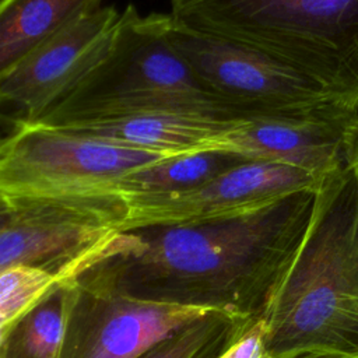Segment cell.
Segmentation results:
<instances>
[{
	"instance_id": "obj_1",
	"label": "cell",
	"mask_w": 358,
	"mask_h": 358,
	"mask_svg": "<svg viewBox=\"0 0 358 358\" xmlns=\"http://www.w3.org/2000/svg\"><path fill=\"white\" fill-rule=\"evenodd\" d=\"M315 200L312 187L234 215L116 232L80 274L141 299L262 317Z\"/></svg>"
},
{
	"instance_id": "obj_2",
	"label": "cell",
	"mask_w": 358,
	"mask_h": 358,
	"mask_svg": "<svg viewBox=\"0 0 358 358\" xmlns=\"http://www.w3.org/2000/svg\"><path fill=\"white\" fill-rule=\"evenodd\" d=\"M263 322L273 358H358V190L345 161L320 179Z\"/></svg>"
},
{
	"instance_id": "obj_3",
	"label": "cell",
	"mask_w": 358,
	"mask_h": 358,
	"mask_svg": "<svg viewBox=\"0 0 358 358\" xmlns=\"http://www.w3.org/2000/svg\"><path fill=\"white\" fill-rule=\"evenodd\" d=\"M166 22L168 14L140 15L127 4L103 59L36 123L60 127L150 112L245 120L236 106L200 83L172 46Z\"/></svg>"
},
{
	"instance_id": "obj_4",
	"label": "cell",
	"mask_w": 358,
	"mask_h": 358,
	"mask_svg": "<svg viewBox=\"0 0 358 358\" xmlns=\"http://www.w3.org/2000/svg\"><path fill=\"white\" fill-rule=\"evenodd\" d=\"M169 15L270 55L358 109V0H171Z\"/></svg>"
},
{
	"instance_id": "obj_5",
	"label": "cell",
	"mask_w": 358,
	"mask_h": 358,
	"mask_svg": "<svg viewBox=\"0 0 358 358\" xmlns=\"http://www.w3.org/2000/svg\"><path fill=\"white\" fill-rule=\"evenodd\" d=\"M166 34L200 83L248 119L347 108L302 71L255 48L194 31L169 14Z\"/></svg>"
},
{
	"instance_id": "obj_6",
	"label": "cell",
	"mask_w": 358,
	"mask_h": 358,
	"mask_svg": "<svg viewBox=\"0 0 358 358\" xmlns=\"http://www.w3.org/2000/svg\"><path fill=\"white\" fill-rule=\"evenodd\" d=\"M162 158L62 127L27 122L0 145V196H110L109 187L116 179Z\"/></svg>"
},
{
	"instance_id": "obj_7",
	"label": "cell",
	"mask_w": 358,
	"mask_h": 358,
	"mask_svg": "<svg viewBox=\"0 0 358 358\" xmlns=\"http://www.w3.org/2000/svg\"><path fill=\"white\" fill-rule=\"evenodd\" d=\"M71 282L60 358H138L214 310L136 298L85 274Z\"/></svg>"
},
{
	"instance_id": "obj_8",
	"label": "cell",
	"mask_w": 358,
	"mask_h": 358,
	"mask_svg": "<svg viewBox=\"0 0 358 358\" xmlns=\"http://www.w3.org/2000/svg\"><path fill=\"white\" fill-rule=\"evenodd\" d=\"M320 179L284 164L243 161L197 189L127 200L119 232L239 214L285 194L317 187Z\"/></svg>"
},
{
	"instance_id": "obj_9",
	"label": "cell",
	"mask_w": 358,
	"mask_h": 358,
	"mask_svg": "<svg viewBox=\"0 0 358 358\" xmlns=\"http://www.w3.org/2000/svg\"><path fill=\"white\" fill-rule=\"evenodd\" d=\"M119 18L115 6H101L70 22L0 83V103L36 123L103 59Z\"/></svg>"
},
{
	"instance_id": "obj_10",
	"label": "cell",
	"mask_w": 358,
	"mask_h": 358,
	"mask_svg": "<svg viewBox=\"0 0 358 358\" xmlns=\"http://www.w3.org/2000/svg\"><path fill=\"white\" fill-rule=\"evenodd\" d=\"M358 109L333 108L301 116L255 117L221 136L215 150L248 161H268L323 178L344 161L347 129Z\"/></svg>"
},
{
	"instance_id": "obj_11",
	"label": "cell",
	"mask_w": 358,
	"mask_h": 358,
	"mask_svg": "<svg viewBox=\"0 0 358 358\" xmlns=\"http://www.w3.org/2000/svg\"><path fill=\"white\" fill-rule=\"evenodd\" d=\"M242 120L207 115L150 112L60 126L69 131L123 147L172 157L215 150L221 136Z\"/></svg>"
},
{
	"instance_id": "obj_12",
	"label": "cell",
	"mask_w": 358,
	"mask_h": 358,
	"mask_svg": "<svg viewBox=\"0 0 358 358\" xmlns=\"http://www.w3.org/2000/svg\"><path fill=\"white\" fill-rule=\"evenodd\" d=\"M102 0H0V83L45 42Z\"/></svg>"
},
{
	"instance_id": "obj_13",
	"label": "cell",
	"mask_w": 358,
	"mask_h": 358,
	"mask_svg": "<svg viewBox=\"0 0 358 358\" xmlns=\"http://www.w3.org/2000/svg\"><path fill=\"white\" fill-rule=\"evenodd\" d=\"M243 161L248 159L224 150H203L165 157L116 179L109 187V194L126 203L136 197L189 192Z\"/></svg>"
},
{
	"instance_id": "obj_14",
	"label": "cell",
	"mask_w": 358,
	"mask_h": 358,
	"mask_svg": "<svg viewBox=\"0 0 358 358\" xmlns=\"http://www.w3.org/2000/svg\"><path fill=\"white\" fill-rule=\"evenodd\" d=\"M71 298V280L57 284L13 324L0 345V358H60Z\"/></svg>"
},
{
	"instance_id": "obj_15",
	"label": "cell",
	"mask_w": 358,
	"mask_h": 358,
	"mask_svg": "<svg viewBox=\"0 0 358 358\" xmlns=\"http://www.w3.org/2000/svg\"><path fill=\"white\" fill-rule=\"evenodd\" d=\"M225 310H211L179 329L138 358H220L250 320Z\"/></svg>"
},
{
	"instance_id": "obj_16",
	"label": "cell",
	"mask_w": 358,
	"mask_h": 358,
	"mask_svg": "<svg viewBox=\"0 0 358 358\" xmlns=\"http://www.w3.org/2000/svg\"><path fill=\"white\" fill-rule=\"evenodd\" d=\"M56 274L38 267L13 266L0 271V319L15 323L57 284Z\"/></svg>"
},
{
	"instance_id": "obj_17",
	"label": "cell",
	"mask_w": 358,
	"mask_h": 358,
	"mask_svg": "<svg viewBox=\"0 0 358 358\" xmlns=\"http://www.w3.org/2000/svg\"><path fill=\"white\" fill-rule=\"evenodd\" d=\"M220 358H273L264 343L263 316L252 319L243 333Z\"/></svg>"
},
{
	"instance_id": "obj_18",
	"label": "cell",
	"mask_w": 358,
	"mask_h": 358,
	"mask_svg": "<svg viewBox=\"0 0 358 358\" xmlns=\"http://www.w3.org/2000/svg\"><path fill=\"white\" fill-rule=\"evenodd\" d=\"M344 157L345 162L350 166L358 190V112L352 117L347 134H345V143H344Z\"/></svg>"
},
{
	"instance_id": "obj_19",
	"label": "cell",
	"mask_w": 358,
	"mask_h": 358,
	"mask_svg": "<svg viewBox=\"0 0 358 358\" xmlns=\"http://www.w3.org/2000/svg\"><path fill=\"white\" fill-rule=\"evenodd\" d=\"M25 123L27 122L18 115L0 112V145L17 134L25 126Z\"/></svg>"
},
{
	"instance_id": "obj_20",
	"label": "cell",
	"mask_w": 358,
	"mask_h": 358,
	"mask_svg": "<svg viewBox=\"0 0 358 358\" xmlns=\"http://www.w3.org/2000/svg\"><path fill=\"white\" fill-rule=\"evenodd\" d=\"M11 215H13V211L8 200L0 196V229L8 224V221L11 220Z\"/></svg>"
},
{
	"instance_id": "obj_21",
	"label": "cell",
	"mask_w": 358,
	"mask_h": 358,
	"mask_svg": "<svg viewBox=\"0 0 358 358\" xmlns=\"http://www.w3.org/2000/svg\"><path fill=\"white\" fill-rule=\"evenodd\" d=\"M13 324L14 323H10V322H7L4 319H0V345L4 341V338H6L7 333L10 331V329L13 327Z\"/></svg>"
}]
</instances>
